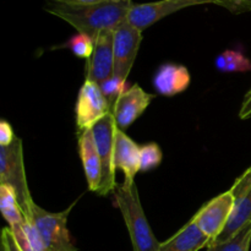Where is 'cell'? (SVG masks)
Wrapping results in <instances>:
<instances>
[{"label": "cell", "mask_w": 251, "mask_h": 251, "mask_svg": "<svg viewBox=\"0 0 251 251\" xmlns=\"http://www.w3.org/2000/svg\"><path fill=\"white\" fill-rule=\"evenodd\" d=\"M131 4L112 0L100 4H78L71 0H46L44 10L86 34L93 42L102 32L114 31L126 21Z\"/></svg>", "instance_id": "obj_1"}, {"label": "cell", "mask_w": 251, "mask_h": 251, "mask_svg": "<svg viewBox=\"0 0 251 251\" xmlns=\"http://www.w3.org/2000/svg\"><path fill=\"white\" fill-rule=\"evenodd\" d=\"M114 201L124 218L134 251H159L161 243L150 227L136 183L118 185L114 191Z\"/></svg>", "instance_id": "obj_2"}, {"label": "cell", "mask_w": 251, "mask_h": 251, "mask_svg": "<svg viewBox=\"0 0 251 251\" xmlns=\"http://www.w3.org/2000/svg\"><path fill=\"white\" fill-rule=\"evenodd\" d=\"M0 184H6L15 189L25 217H29L32 203L34 201L27 184L24 149L20 137H16L14 144L10 146H0Z\"/></svg>", "instance_id": "obj_3"}, {"label": "cell", "mask_w": 251, "mask_h": 251, "mask_svg": "<svg viewBox=\"0 0 251 251\" xmlns=\"http://www.w3.org/2000/svg\"><path fill=\"white\" fill-rule=\"evenodd\" d=\"M75 203L61 212H48L39 207L36 202L32 203L29 220L38 229L48 251H78L71 240L68 229V217Z\"/></svg>", "instance_id": "obj_4"}, {"label": "cell", "mask_w": 251, "mask_h": 251, "mask_svg": "<svg viewBox=\"0 0 251 251\" xmlns=\"http://www.w3.org/2000/svg\"><path fill=\"white\" fill-rule=\"evenodd\" d=\"M117 123L113 113L105 115L92 127L93 139L100 154L102 163V181L97 194L100 196H107L115 191L118 184L115 181V166H114V147Z\"/></svg>", "instance_id": "obj_5"}, {"label": "cell", "mask_w": 251, "mask_h": 251, "mask_svg": "<svg viewBox=\"0 0 251 251\" xmlns=\"http://www.w3.org/2000/svg\"><path fill=\"white\" fill-rule=\"evenodd\" d=\"M205 4H213V0H158L144 4H132L127 12L126 21L142 32L174 12Z\"/></svg>", "instance_id": "obj_6"}, {"label": "cell", "mask_w": 251, "mask_h": 251, "mask_svg": "<svg viewBox=\"0 0 251 251\" xmlns=\"http://www.w3.org/2000/svg\"><path fill=\"white\" fill-rule=\"evenodd\" d=\"M233 208H234V196L232 191L228 190L205 203L190 221H193L196 227L203 234L207 235L213 243L227 226L232 216Z\"/></svg>", "instance_id": "obj_7"}, {"label": "cell", "mask_w": 251, "mask_h": 251, "mask_svg": "<svg viewBox=\"0 0 251 251\" xmlns=\"http://www.w3.org/2000/svg\"><path fill=\"white\" fill-rule=\"evenodd\" d=\"M110 112L112 110L100 91V85L85 80L78 91L75 105L76 126L78 132L91 130Z\"/></svg>", "instance_id": "obj_8"}, {"label": "cell", "mask_w": 251, "mask_h": 251, "mask_svg": "<svg viewBox=\"0 0 251 251\" xmlns=\"http://www.w3.org/2000/svg\"><path fill=\"white\" fill-rule=\"evenodd\" d=\"M142 42V32L127 21L114 29L113 50H114V76L126 81L135 63Z\"/></svg>", "instance_id": "obj_9"}, {"label": "cell", "mask_w": 251, "mask_h": 251, "mask_svg": "<svg viewBox=\"0 0 251 251\" xmlns=\"http://www.w3.org/2000/svg\"><path fill=\"white\" fill-rule=\"evenodd\" d=\"M152 93H147L139 83L127 88L115 102L113 115L115 118L118 129L125 130L131 126L147 109L153 98Z\"/></svg>", "instance_id": "obj_10"}, {"label": "cell", "mask_w": 251, "mask_h": 251, "mask_svg": "<svg viewBox=\"0 0 251 251\" xmlns=\"http://www.w3.org/2000/svg\"><path fill=\"white\" fill-rule=\"evenodd\" d=\"M114 31H104L95 42V49L86 64V80L100 85L114 75Z\"/></svg>", "instance_id": "obj_11"}, {"label": "cell", "mask_w": 251, "mask_h": 251, "mask_svg": "<svg viewBox=\"0 0 251 251\" xmlns=\"http://www.w3.org/2000/svg\"><path fill=\"white\" fill-rule=\"evenodd\" d=\"M190 82L191 76L188 68L176 63L162 64L152 80L156 92L164 97H173L184 92Z\"/></svg>", "instance_id": "obj_12"}, {"label": "cell", "mask_w": 251, "mask_h": 251, "mask_svg": "<svg viewBox=\"0 0 251 251\" xmlns=\"http://www.w3.org/2000/svg\"><path fill=\"white\" fill-rule=\"evenodd\" d=\"M141 147L130 139L123 130L117 129L114 147V166L124 173V183H135V176L140 171Z\"/></svg>", "instance_id": "obj_13"}, {"label": "cell", "mask_w": 251, "mask_h": 251, "mask_svg": "<svg viewBox=\"0 0 251 251\" xmlns=\"http://www.w3.org/2000/svg\"><path fill=\"white\" fill-rule=\"evenodd\" d=\"M78 151L88 189L97 193L102 181V163L96 147L92 130L78 132Z\"/></svg>", "instance_id": "obj_14"}, {"label": "cell", "mask_w": 251, "mask_h": 251, "mask_svg": "<svg viewBox=\"0 0 251 251\" xmlns=\"http://www.w3.org/2000/svg\"><path fill=\"white\" fill-rule=\"evenodd\" d=\"M210 244H212V240L203 234L193 221H189L173 237L161 243L159 251H200Z\"/></svg>", "instance_id": "obj_15"}, {"label": "cell", "mask_w": 251, "mask_h": 251, "mask_svg": "<svg viewBox=\"0 0 251 251\" xmlns=\"http://www.w3.org/2000/svg\"><path fill=\"white\" fill-rule=\"evenodd\" d=\"M251 222V188L243 196L234 200V208L220 237L213 243H223L234 237L242 228Z\"/></svg>", "instance_id": "obj_16"}, {"label": "cell", "mask_w": 251, "mask_h": 251, "mask_svg": "<svg viewBox=\"0 0 251 251\" xmlns=\"http://www.w3.org/2000/svg\"><path fill=\"white\" fill-rule=\"evenodd\" d=\"M17 247L21 251H48L38 229L29 218L10 227Z\"/></svg>", "instance_id": "obj_17"}, {"label": "cell", "mask_w": 251, "mask_h": 251, "mask_svg": "<svg viewBox=\"0 0 251 251\" xmlns=\"http://www.w3.org/2000/svg\"><path fill=\"white\" fill-rule=\"evenodd\" d=\"M0 210L9 227L25 222L26 220L20 207L16 191L6 184H0Z\"/></svg>", "instance_id": "obj_18"}, {"label": "cell", "mask_w": 251, "mask_h": 251, "mask_svg": "<svg viewBox=\"0 0 251 251\" xmlns=\"http://www.w3.org/2000/svg\"><path fill=\"white\" fill-rule=\"evenodd\" d=\"M216 69L221 73H245L251 70V60L242 51L227 49L216 58Z\"/></svg>", "instance_id": "obj_19"}, {"label": "cell", "mask_w": 251, "mask_h": 251, "mask_svg": "<svg viewBox=\"0 0 251 251\" xmlns=\"http://www.w3.org/2000/svg\"><path fill=\"white\" fill-rule=\"evenodd\" d=\"M251 245V222L229 240L223 243H212L206 251H249Z\"/></svg>", "instance_id": "obj_20"}, {"label": "cell", "mask_w": 251, "mask_h": 251, "mask_svg": "<svg viewBox=\"0 0 251 251\" xmlns=\"http://www.w3.org/2000/svg\"><path fill=\"white\" fill-rule=\"evenodd\" d=\"M162 159H163V153L158 144L150 142L144 145L140 152V171L149 172L157 168L162 163Z\"/></svg>", "instance_id": "obj_21"}, {"label": "cell", "mask_w": 251, "mask_h": 251, "mask_svg": "<svg viewBox=\"0 0 251 251\" xmlns=\"http://www.w3.org/2000/svg\"><path fill=\"white\" fill-rule=\"evenodd\" d=\"M100 87L112 112L114 109L115 102L118 100V98L127 90L126 81H123L122 78L117 77L114 75L112 77L107 78L105 81H103V82H100Z\"/></svg>", "instance_id": "obj_22"}, {"label": "cell", "mask_w": 251, "mask_h": 251, "mask_svg": "<svg viewBox=\"0 0 251 251\" xmlns=\"http://www.w3.org/2000/svg\"><path fill=\"white\" fill-rule=\"evenodd\" d=\"M65 47H68L73 51L74 55L77 58L88 60L95 49V42L86 34L77 33L65 44Z\"/></svg>", "instance_id": "obj_23"}, {"label": "cell", "mask_w": 251, "mask_h": 251, "mask_svg": "<svg viewBox=\"0 0 251 251\" xmlns=\"http://www.w3.org/2000/svg\"><path fill=\"white\" fill-rule=\"evenodd\" d=\"M213 4L225 7L233 15L251 11V0H213Z\"/></svg>", "instance_id": "obj_24"}, {"label": "cell", "mask_w": 251, "mask_h": 251, "mask_svg": "<svg viewBox=\"0 0 251 251\" xmlns=\"http://www.w3.org/2000/svg\"><path fill=\"white\" fill-rule=\"evenodd\" d=\"M251 188V167L248 168L237 180L234 181L232 188L229 189L232 191L233 196H234V200L239 199L240 196L244 195L248 190Z\"/></svg>", "instance_id": "obj_25"}, {"label": "cell", "mask_w": 251, "mask_h": 251, "mask_svg": "<svg viewBox=\"0 0 251 251\" xmlns=\"http://www.w3.org/2000/svg\"><path fill=\"white\" fill-rule=\"evenodd\" d=\"M16 137L17 136L12 130L11 124L6 120H1L0 122V146H10V145L14 144Z\"/></svg>", "instance_id": "obj_26"}, {"label": "cell", "mask_w": 251, "mask_h": 251, "mask_svg": "<svg viewBox=\"0 0 251 251\" xmlns=\"http://www.w3.org/2000/svg\"><path fill=\"white\" fill-rule=\"evenodd\" d=\"M251 117V88L247 92V95L244 96V100H243L242 107L239 110V118L242 120L249 119Z\"/></svg>", "instance_id": "obj_27"}, {"label": "cell", "mask_w": 251, "mask_h": 251, "mask_svg": "<svg viewBox=\"0 0 251 251\" xmlns=\"http://www.w3.org/2000/svg\"><path fill=\"white\" fill-rule=\"evenodd\" d=\"M1 240L6 243V245L9 247L10 251H21L20 250V248L17 247L16 242H15V238L14 235H12V232L11 229H10V227H5L4 229H2Z\"/></svg>", "instance_id": "obj_28"}, {"label": "cell", "mask_w": 251, "mask_h": 251, "mask_svg": "<svg viewBox=\"0 0 251 251\" xmlns=\"http://www.w3.org/2000/svg\"><path fill=\"white\" fill-rule=\"evenodd\" d=\"M71 1L78 2V4H100V2L108 1V0H71Z\"/></svg>", "instance_id": "obj_29"}, {"label": "cell", "mask_w": 251, "mask_h": 251, "mask_svg": "<svg viewBox=\"0 0 251 251\" xmlns=\"http://www.w3.org/2000/svg\"><path fill=\"white\" fill-rule=\"evenodd\" d=\"M1 251H10L9 247L6 245V243L2 242V240H1Z\"/></svg>", "instance_id": "obj_30"}, {"label": "cell", "mask_w": 251, "mask_h": 251, "mask_svg": "<svg viewBox=\"0 0 251 251\" xmlns=\"http://www.w3.org/2000/svg\"><path fill=\"white\" fill-rule=\"evenodd\" d=\"M115 2H125V4H131V0H112Z\"/></svg>", "instance_id": "obj_31"}]
</instances>
